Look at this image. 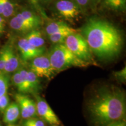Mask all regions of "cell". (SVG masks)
<instances>
[{
	"label": "cell",
	"mask_w": 126,
	"mask_h": 126,
	"mask_svg": "<svg viewBox=\"0 0 126 126\" xmlns=\"http://www.w3.org/2000/svg\"><path fill=\"white\" fill-rule=\"evenodd\" d=\"M82 33L92 54L99 59L109 60L122 51L123 37L120 31L106 20L91 18L82 29Z\"/></svg>",
	"instance_id": "6da1fadb"
},
{
	"label": "cell",
	"mask_w": 126,
	"mask_h": 126,
	"mask_svg": "<svg viewBox=\"0 0 126 126\" xmlns=\"http://www.w3.org/2000/svg\"><path fill=\"white\" fill-rule=\"evenodd\" d=\"M87 108L93 123L97 126H106L125 119V93L115 87L100 88L89 99Z\"/></svg>",
	"instance_id": "7a4b0ae2"
},
{
	"label": "cell",
	"mask_w": 126,
	"mask_h": 126,
	"mask_svg": "<svg viewBox=\"0 0 126 126\" xmlns=\"http://www.w3.org/2000/svg\"><path fill=\"white\" fill-rule=\"evenodd\" d=\"M48 56L56 72L61 71L71 67H86L91 65L78 59L64 44H56L50 50Z\"/></svg>",
	"instance_id": "3957f363"
},
{
	"label": "cell",
	"mask_w": 126,
	"mask_h": 126,
	"mask_svg": "<svg viewBox=\"0 0 126 126\" xmlns=\"http://www.w3.org/2000/svg\"><path fill=\"white\" fill-rule=\"evenodd\" d=\"M64 45L78 59L91 65H96L89 45L82 34L77 32L70 34L66 38Z\"/></svg>",
	"instance_id": "277c9868"
},
{
	"label": "cell",
	"mask_w": 126,
	"mask_h": 126,
	"mask_svg": "<svg viewBox=\"0 0 126 126\" xmlns=\"http://www.w3.org/2000/svg\"><path fill=\"white\" fill-rule=\"evenodd\" d=\"M42 24V20L40 16L31 11L20 12L9 22V26L12 29L23 33L37 29Z\"/></svg>",
	"instance_id": "5b68a950"
},
{
	"label": "cell",
	"mask_w": 126,
	"mask_h": 126,
	"mask_svg": "<svg viewBox=\"0 0 126 126\" xmlns=\"http://www.w3.org/2000/svg\"><path fill=\"white\" fill-rule=\"evenodd\" d=\"M30 70L38 77L51 79L54 76L55 70L52 67L48 55L42 54L31 60Z\"/></svg>",
	"instance_id": "8992f818"
},
{
	"label": "cell",
	"mask_w": 126,
	"mask_h": 126,
	"mask_svg": "<svg viewBox=\"0 0 126 126\" xmlns=\"http://www.w3.org/2000/svg\"><path fill=\"white\" fill-rule=\"evenodd\" d=\"M36 97V105L37 114L42 118L44 122L51 125H60V121L55 114L51 108L43 98L38 95V94H34Z\"/></svg>",
	"instance_id": "52a82bcc"
},
{
	"label": "cell",
	"mask_w": 126,
	"mask_h": 126,
	"mask_svg": "<svg viewBox=\"0 0 126 126\" xmlns=\"http://www.w3.org/2000/svg\"><path fill=\"white\" fill-rule=\"evenodd\" d=\"M15 97L19 106L20 115L23 119L36 117L37 116L36 102L34 100L21 93L16 94Z\"/></svg>",
	"instance_id": "ba28073f"
},
{
	"label": "cell",
	"mask_w": 126,
	"mask_h": 126,
	"mask_svg": "<svg viewBox=\"0 0 126 126\" xmlns=\"http://www.w3.org/2000/svg\"><path fill=\"white\" fill-rule=\"evenodd\" d=\"M56 9L61 16L67 20H72L79 15L81 9L75 1L60 0L56 4Z\"/></svg>",
	"instance_id": "9c48e42d"
},
{
	"label": "cell",
	"mask_w": 126,
	"mask_h": 126,
	"mask_svg": "<svg viewBox=\"0 0 126 126\" xmlns=\"http://www.w3.org/2000/svg\"><path fill=\"white\" fill-rule=\"evenodd\" d=\"M18 47L22 58L24 61L32 60L36 57L44 54L45 47L38 48L31 45L25 38L20 39L18 42Z\"/></svg>",
	"instance_id": "30bf717a"
},
{
	"label": "cell",
	"mask_w": 126,
	"mask_h": 126,
	"mask_svg": "<svg viewBox=\"0 0 126 126\" xmlns=\"http://www.w3.org/2000/svg\"><path fill=\"white\" fill-rule=\"evenodd\" d=\"M4 48L5 52V63L3 72L6 74L12 73L19 67V61L12 46L7 45Z\"/></svg>",
	"instance_id": "8fae6325"
},
{
	"label": "cell",
	"mask_w": 126,
	"mask_h": 126,
	"mask_svg": "<svg viewBox=\"0 0 126 126\" xmlns=\"http://www.w3.org/2000/svg\"><path fill=\"white\" fill-rule=\"evenodd\" d=\"M3 113V121L5 123L14 124L19 119L20 115V110L18 104L16 102L9 103Z\"/></svg>",
	"instance_id": "7c38bea8"
},
{
	"label": "cell",
	"mask_w": 126,
	"mask_h": 126,
	"mask_svg": "<svg viewBox=\"0 0 126 126\" xmlns=\"http://www.w3.org/2000/svg\"><path fill=\"white\" fill-rule=\"evenodd\" d=\"M64 31H71L77 32L76 29L70 27L68 25L63 21L53 22L49 23L46 28V32L48 35Z\"/></svg>",
	"instance_id": "4fadbf2b"
},
{
	"label": "cell",
	"mask_w": 126,
	"mask_h": 126,
	"mask_svg": "<svg viewBox=\"0 0 126 126\" xmlns=\"http://www.w3.org/2000/svg\"><path fill=\"white\" fill-rule=\"evenodd\" d=\"M31 45L36 47L41 48L44 47L45 41L40 31L34 29L28 33L27 35L25 37Z\"/></svg>",
	"instance_id": "5bb4252c"
},
{
	"label": "cell",
	"mask_w": 126,
	"mask_h": 126,
	"mask_svg": "<svg viewBox=\"0 0 126 126\" xmlns=\"http://www.w3.org/2000/svg\"><path fill=\"white\" fill-rule=\"evenodd\" d=\"M102 5L109 10L123 12L126 8V0H102Z\"/></svg>",
	"instance_id": "9a60e30c"
},
{
	"label": "cell",
	"mask_w": 126,
	"mask_h": 126,
	"mask_svg": "<svg viewBox=\"0 0 126 126\" xmlns=\"http://www.w3.org/2000/svg\"><path fill=\"white\" fill-rule=\"evenodd\" d=\"M28 80L29 93H33L34 94H36L40 89L39 77L32 71L31 70H28Z\"/></svg>",
	"instance_id": "2e32d148"
},
{
	"label": "cell",
	"mask_w": 126,
	"mask_h": 126,
	"mask_svg": "<svg viewBox=\"0 0 126 126\" xmlns=\"http://www.w3.org/2000/svg\"><path fill=\"white\" fill-rule=\"evenodd\" d=\"M76 33L71 31H64L61 32L56 33L48 35L50 40L54 44H64L65 40L67 36L70 34Z\"/></svg>",
	"instance_id": "e0dca14e"
},
{
	"label": "cell",
	"mask_w": 126,
	"mask_h": 126,
	"mask_svg": "<svg viewBox=\"0 0 126 126\" xmlns=\"http://www.w3.org/2000/svg\"><path fill=\"white\" fill-rule=\"evenodd\" d=\"M9 86L8 74L0 72V96L7 94Z\"/></svg>",
	"instance_id": "ac0fdd59"
},
{
	"label": "cell",
	"mask_w": 126,
	"mask_h": 126,
	"mask_svg": "<svg viewBox=\"0 0 126 126\" xmlns=\"http://www.w3.org/2000/svg\"><path fill=\"white\" fill-rule=\"evenodd\" d=\"M14 7L10 0H2V14L5 18H9L14 13Z\"/></svg>",
	"instance_id": "d6986e66"
},
{
	"label": "cell",
	"mask_w": 126,
	"mask_h": 126,
	"mask_svg": "<svg viewBox=\"0 0 126 126\" xmlns=\"http://www.w3.org/2000/svg\"><path fill=\"white\" fill-rule=\"evenodd\" d=\"M12 82L14 85L18 89L19 92L22 93L23 88L22 78L21 75H20L19 68L18 70L14 72V74L12 77Z\"/></svg>",
	"instance_id": "ffe728a7"
},
{
	"label": "cell",
	"mask_w": 126,
	"mask_h": 126,
	"mask_svg": "<svg viewBox=\"0 0 126 126\" xmlns=\"http://www.w3.org/2000/svg\"><path fill=\"white\" fill-rule=\"evenodd\" d=\"M22 126H46V124L42 119L32 117L25 119L22 123Z\"/></svg>",
	"instance_id": "44dd1931"
},
{
	"label": "cell",
	"mask_w": 126,
	"mask_h": 126,
	"mask_svg": "<svg viewBox=\"0 0 126 126\" xmlns=\"http://www.w3.org/2000/svg\"><path fill=\"white\" fill-rule=\"evenodd\" d=\"M9 104V97L7 93L0 96V111L3 113Z\"/></svg>",
	"instance_id": "7402d4cb"
},
{
	"label": "cell",
	"mask_w": 126,
	"mask_h": 126,
	"mask_svg": "<svg viewBox=\"0 0 126 126\" xmlns=\"http://www.w3.org/2000/svg\"><path fill=\"white\" fill-rule=\"evenodd\" d=\"M114 75L118 81L122 82H125L126 79V68L124 67L122 70L119 71L115 72Z\"/></svg>",
	"instance_id": "603a6c76"
},
{
	"label": "cell",
	"mask_w": 126,
	"mask_h": 126,
	"mask_svg": "<svg viewBox=\"0 0 126 126\" xmlns=\"http://www.w3.org/2000/svg\"><path fill=\"white\" fill-rule=\"evenodd\" d=\"M94 0H74L75 2L78 5L80 9L89 7L94 2Z\"/></svg>",
	"instance_id": "cb8c5ba5"
},
{
	"label": "cell",
	"mask_w": 126,
	"mask_h": 126,
	"mask_svg": "<svg viewBox=\"0 0 126 126\" xmlns=\"http://www.w3.org/2000/svg\"><path fill=\"white\" fill-rule=\"evenodd\" d=\"M5 63V52L3 47L0 51V72H3L4 70Z\"/></svg>",
	"instance_id": "d4e9b609"
},
{
	"label": "cell",
	"mask_w": 126,
	"mask_h": 126,
	"mask_svg": "<svg viewBox=\"0 0 126 126\" xmlns=\"http://www.w3.org/2000/svg\"><path fill=\"white\" fill-rule=\"evenodd\" d=\"M106 126H126V120L125 119L120 120L111 123Z\"/></svg>",
	"instance_id": "484cf974"
},
{
	"label": "cell",
	"mask_w": 126,
	"mask_h": 126,
	"mask_svg": "<svg viewBox=\"0 0 126 126\" xmlns=\"http://www.w3.org/2000/svg\"><path fill=\"white\" fill-rule=\"evenodd\" d=\"M5 29V20L0 15V34L3 33Z\"/></svg>",
	"instance_id": "4316f807"
},
{
	"label": "cell",
	"mask_w": 126,
	"mask_h": 126,
	"mask_svg": "<svg viewBox=\"0 0 126 126\" xmlns=\"http://www.w3.org/2000/svg\"><path fill=\"white\" fill-rule=\"evenodd\" d=\"M32 2L34 3V4H38V3H42L45 2L46 1H48V0H31Z\"/></svg>",
	"instance_id": "83f0119b"
},
{
	"label": "cell",
	"mask_w": 126,
	"mask_h": 126,
	"mask_svg": "<svg viewBox=\"0 0 126 126\" xmlns=\"http://www.w3.org/2000/svg\"><path fill=\"white\" fill-rule=\"evenodd\" d=\"M15 126L12 125V124H8V126Z\"/></svg>",
	"instance_id": "f1b7e54d"
},
{
	"label": "cell",
	"mask_w": 126,
	"mask_h": 126,
	"mask_svg": "<svg viewBox=\"0 0 126 126\" xmlns=\"http://www.w3.org/2000/svg\"><path fill=\"white\" fill-rule=\"evenodd\" d=\"M53 126H57V125H53Z\"/></svg>",
	"instance_id": "f546056e"
},
{
	"label": "cell",
	"mask_w": 126,
	"mask_h": 126,
	"mask_svg": "<svg viewBox=\"0 0 126 126\" xmlns=\"http://www.w3.org/2000/svg\"><path fill=\"white\" fill-rule=\"evenodd\" d=\"M0 126H1V124H0Z\"/></svg>",
	"instance_id": "4dcf8cb0"
}]
</instances>
